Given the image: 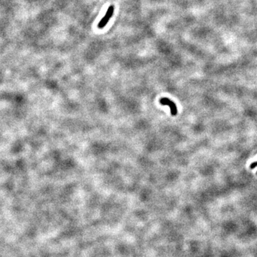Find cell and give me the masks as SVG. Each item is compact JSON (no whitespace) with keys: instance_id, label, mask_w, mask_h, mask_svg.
Returning a JSON list of instances; mask_svg holds the SVG:
<instances>
[{"instance_id":"6da1fadb","label":"cell","mask_w":257,"mask_h":257,"mask_svg":"<svg viewBox=\"0 0 257 257\" xmlns=\"http://www.w3.org/2000/svg\"><path fill=\"white\" fill-rule=\"evenodd\" d=\"M114 12V7L113 5H111L109 7L108 9L106 12V15H104V17L102 18L100 22L98 24V28L99 29H103L104 27H105V26L107 25V23L109 22V21L110 20L111 17H112Z\"/></svg>"},{"instance_id":"7a4b0ae2","label":"cell","mask_w":257,"mask_h":257,"mask_svg":"<svg viewBox=\"0 0 257 257\" xmlns=\"http://www.w3.org/2000/svg\"><path fill=\"white\" fill-rule=\"evenodd\" d=\"M159 102L161 105H163V106H166H166L169 107L171 114H172V116L177 115L178 112L177 107V105L175 104V103H174L173 101H172V100L169 99L166 97H163L159 100Z\"/></svg>"},{"instance_id":"3957f363","label":"cell","mask_w":257,"mask_h":257,"mask_svg":"<svg viewBox=\"0 0 257 257\" xmlns=\"http://www.w3.org/2000/svg\"><path fill=\"white\" fill-rule=\"evenodd\" d=\"M257 166V161H256V162H254V163L251 164V166H250V167H251V169H253L255 166Z\"/></svg>"}]
</instances>
